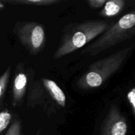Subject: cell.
I'll return each mask as SVG.
<instances>
[{"instance_id": "12", "label": "cell", "mask_w": 135, "mask_h": 135, "mask_svg": "<svg viewBox=\"0 0 135 135\" xmlns=\"http://www.w3.org/2000/svg\"><path fill=\"white\" fill-rule=\"evenodd\" d=\"M5 135H21V121L16 120L9 127Z\"/></svg>"}, {"instance_id": "4", "label": "cell", "mask_w": 135, "mask_h": 135, "mask_svg": "<svg viewBox=\"0 0 135 135\" xmlns=\"http://www.w3.org/2000/svg\"><path fill=\"white\" fill-rule=\"evenodd\" d=\"M13 31L30 54L37 55L43 50L46 34L42 25L36 22H17Z\"/></svg>"}, {"instance_id": "2", "label": "cell", "mask_w": 135, "mask_h": 135, "mask_svg": "<svg viewBox=\"0 0 135 135\" xmlns=\"http://www.w3.org/2000/svg\"><path fill=\"white\" fill-rule=\"evenodd\" d=\"M131 50L132 47H128L92 63L86 72L79 79L77 83L78 86L84 90L100 86L119 69Z\"/></svg>"}, {"instance_id": "10", "label": "cell", "mask_w": 135, "mask_h": 135, "mask_svg": "<svg viewBox=\"0 0 135 135\" xmlns=\"http://www.w3.org/2000/svg\"><path fill=\"white\" fill-rule=\"evenodd\" d=\"M11 67H8L5 72L0 76V108L3 104L5 94L6 92L7 87L9 81V78L11 75Z\"/></svg>"}, {"instance_id": "11", "label": "cell", "mask_w": 135, "mask_h": 135, "mask_svg": "<svg viewBox=\"0 0 135 135\" xmlns=\"http://www.w3.org/2000/svg\"><path fill=\"white\" fill-rule=\"evenodd\" d=\"M11 119L12 115L7 109L0 112V135L7 127Z\"/></svg>"}, {"instance_id": "1", "label": "cell", "mask_w": 135, "mask_h": 135, "mask_svg": "<svg viewBox=\"0 0 135 135\" xmlns=\"http://www.w3.org/2000/svg\"><path fill=\"white\" fill-rule=\"evenodd\" d=\"M104 20H90L73 25L62 37L54 58L58 59L74 52L102 34L109 27Z\"/></svg>"}, {"instance_id": "8", "label": "cell", "mask_w": 135, "mask_h": 135, "mask_svg": "<svg viewBox=\"0 0 135 135\" xmlns=\"http://www.w3.org/2000/svg\"><path fill=\"white\" fill-rule=\"evenodd\" d=\"M123 0H110L107 1L104 7L100 12V15L104 17H112L121 13L125 7Z\"/></svg>"}, {"instance_id": "5", "label": "cell", "mask_w": 135, "mask_h": 135, "mask_svg": "<svg viewBox=\"0 0 135 135\" xmlns=\"http://www.w3.org/2000/svg\"><path fill=\"white\" fill-rule=\"evenodd\" d=\"M127 129V123L119 108L112 105L102 123L100 135H126Z\"/></svg>"}, {"instance_id": "14", "label": "cell", "mask_w": 135, "mask_h": 135, "mask_svg": "<svg viewBox=\"0 0 135 135\" xmlns=\"http://www.w3.org/2000/svg\"><path fill=\"white\" fill-rule=\"evenodd\" d=\"M106 2V0H90L87 3L90 7L97 9L104 6Z\"/></svg>"}, {"instance_id": "3", "label": "cell", "mask_w": 135, "mask_h": 135, "mask_svg": "<svg viewBox=\"0 0 135 135\" xmlns=\"http://www.w3.org/2000/svg\"><path fill=\"white\" fill-rule=\"evenodd\" d=\"M135 33V15L127 13L105 30L97 40L83 50V54L96 55L112 46L131 38Z\"/></svg>"}, {"instance_id": "13", "label": "cell", "mask_w": 135, "mask_h": 135, "mask_svg": "<svg viewBox=\"0 0 135 135\" xmlns=\"http://www.w3.org/2000/svg\"><path fill=\"white\" fill-rule=\"evenodd\" d=\"M127 99L132 108L133 115L135 114V88H133L127 94Z\"/></svg>"}, {"instance_id": "15", "label": "cell", "mask_w": 135, "mask_h": 135, "mask_svg": "<svg viewBox=\"0 0 135 135\" xmlns=\"http://www.w3.org/2000/svg\"><path fill=\"white\" fill-rule=\"evenodd\" d=\"M3 3V2H2V1H0V11L2 10V9L4 8V5Z\"/></svg>"}, {"instance_id": "6", "label": "cell", "mask_w": 135, "mask_h": 135, "mask_svg": "<svg viewBox=\"0 0 135 135\" xmlns=\"http://www.w3.org/2000/svg\"><path fill=\"white\" fill-rule=\"evenodd\" d=\"M27 86V76L22 71L17 69L13 85L12 106L16 108L22 102Z\"/></svg>"}, {"instance_id": "9", "label": "cell", "mask_w": 135, "mask_h": 135, "mask_svg": "<svg viewBox=\"0 0 135 135\" xmlns=\"http://www.w3.org/2000/svg\"><path fill=\"white\" fill-rule=\"evenodd\" d=\"M6 3H10L12 5H34V6H47L52 4L57 3L60 2L57 0H11V1H3Z\"/></svg>"}, {"instance_id": "7", "label": "cell", "mask_w": 135, "mask_h": 135, "mask_svg": "<svg viewBox=\"0 0 135 135\" xmlns=\"http://www.w3.org/2000/svg\"><path fill=\"white\" fill-rule=\"evenodd\" d=\"M42 83L53 99L61 107L65 106L66 96L61 88L55 82L48 79H42Z\"/></svg>"}]
</instances>
